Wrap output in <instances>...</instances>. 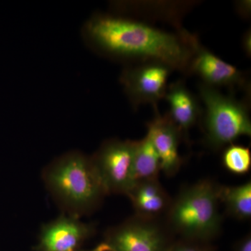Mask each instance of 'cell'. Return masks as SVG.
<instances>
[{
  "label": "cell",
  "mask_w": 251,
  "mask_h": 251,
  "mask_svg": "<svg viewBox=\"0 0 251 251\" xmlns=\"http://www.w3.org/2000/svg\"><path fill=\"white\" fill-rule=\"evenodd\" d=\"M42 179L63 213L87 215L97 210L107 196L92 157L72 151L46 167Z\"/></svg>",
  "instance_id": "cell-2"
},
{
  "label": "cell",
  "mask_w": 251,
  "mask_h": 251,
  "mask_svg": "<svg viewBox=\"0 0 251 251\" xmlns=\"http://www.w3.org/2000/svg\"><path fill=\"white\" fill-rule=\"evenodd\" d=\"M176 236L164 219H149L135 215L104 234L110 251H168Z\"/></svg>",
  "instance_id": "cell-5"
},
{
  "label": "cell",
  "mask_w": 251,
  "mask_h": 251,
  "mask_svg": "<svg viewBox=\"0 0 251 251\" xmlns=\"http://www.w3.org/2000/svg\"><path fill=\"white\" fill-rule=\"evenodd\" d=\"M85 32L96 47L110 55L161 62L188 73L193 51L187 31L176 34L135 20L98 15L86 23Z\"/></svg>",
  "instance_id": "cell-1"
},
{
  "label": "cell",
  "mask_w": 251,
  "mask_h": 251,
  "mask_svg": "<svg viewBox=\"0 0 251 251\" xmlns=\"http://www.w3.org/2000/svg\"><path fill=\"white\" fill-rule=\"evenodd\" d=\"M188 39L193 51L188 73L196 74L202 79V83L215 88L237 87L248 89L244 73L204 48L197 36L188 31Z\"/></svg>",
  "instance_id": "cell-9"
},
{
  "label": "cell",
  "mask_w": 251,
  "mask_h": 251,
  "mask_svg": "<svg viewBox=\"0 0 251 251\" xmlns=\"http://www.w3.org/2000/svg\"><path fill=\"white\" fill-rule=\"evenodd\" d=\"M135 141L108 140L92 157L107 195H126L134 184L133 158Z\"/></svg>",
  "instance_id": "cell-6"
},
{
  "label": "cell",
  "mask_w": 251,
  "mask_h": 251,
  "mask_svg": "<svg viewBox=\"0 0 251 251\" xmlns=\"http://www.w3.org/2000/svg\"><path fill=\"white\" fill-rule=\"evenodd\" d=\"M220 202L223 203L227 215L248 221L251 218V181L234 186H220Z\"/></svg>",
  "instance_id": "cell-14"
},
{
  "label": "cell",
  "mask_w": 251,
  "mask_h": 251,
  "mask_svg": "<svg viewBox=\"0 0 251 251\" xmlns=\"http://www.w3.org/2000/svg\"><path fill=\"white\" fill-rule=\"evenodd\" d=\"M242 46L244 52L248 57H251V31L248 30L243 36Z\"/></svg>",
  "instance_id": "cell-19"
},
{
  "label": "cell",
  "mask_w": 251,
  "mask_h": 251,
  "mask_svg": "<svg viewBox=\"0 0 251 251\" xmlns=\"http://www.w3.org/2000/svg\"><path fill=\"white\" fill-rule=\"evenodd\" d=\"M222 163L224 168L232 174H247L251 168L250 148L234 143L229 145L223 152Z\"/></svg>",
  "instance_id": "cell-15"
},
{
  "label": "cell",
  "mask_w": 251,
  "mask_h": 251,
  "mask_svg": "<svg viewBox=\"0 0 251 251\" xmlns=\"http://www.w3.org/2000/svg\"><path fill=\"white\" fill-rule=\"evenodd\" d=\"M161 172V161L149 135L135 141L133 158L134 183L143 180L158 179Z\"/></svg>",
  "instance_id": "cell-13"
},
{
  "label": "cell",
  "mask_w": 251,
  "mask_h": 251,
  "mask_svg": "<svg viewBox=\"0 0 251 251\" xmlns=\"http://www.w3.org/2000/svg\"><path fill=\"white\" fill-rule=\"evenodd\" d=\"M233 251H251V233H247L234 244Z\"/></svg>",
  "instance_id": "cell-17"
},
{
  "label": "cell",
  "mask_w": 251,
  "mask_h": 251,
  "mask_svg": "<svg viewBox=\"0 0 251 251\" xmlns=\"http://www.w3.org/2000/svg\"><path fill=\"white\" fill-rule=\"evenodd\" d=\"M126 196L135 215L149 219H164L173 201L159 179L136 181Z\"/></svg>",
  "instance_id": "cell-11"
},
{
  "label": "cell",
  "mask_w": 251,
  "mask_h": 251,
  "mask_svg": "<svg viewBox=\"0 0 251 251\" xmlns=\"http://www.w3.org/2000/svg\"><path fill=\"white\" fill-rule=\"evenodd\" d=\"M251 1H239L237 3V12L242 17L249 18L251 15Z\"/></svg>",
  "instance_id": "cell-18"
},
{
  "label": "cell",
  "mask_w": 251,
  "mask_h": 251,
  "mask_svg": "<svg viewBox=\"0 0 251 251\" xmlns=\"http://www.w3.org/2000/svg\"><path fill=\"white\" fill-rule=\"evenodd\" d=\"M211 242H200L192 239L178 238L175 240L168 251H216Z\"/></svg>",
  "instance_id": "cell-16"
},
{
  "label": "cell",
  "mask_w": 251,
  "mask_h": 251,
  "mask_svg": "<svg viewBox=\"0 0 251 251\" xmlns=\"http://www.w3.org/2000/svg\"><path fill=\"white\" fill-rule=\"evenodd\" d=\"M154 117L147 124L148 133L156 149L161 172L167 176H175L182 166L183 159L179 152V144L184 140L181 130L168 113L161 115L154 108Z\"/></svg>",
  "instance_id": "cell-10"
},
{
  "label": "cell",
  "mask_w": 251,
  "mask_h": 251,
  "mask_svg": "<svg viewBox=\"0 0 251 251\" xmlns=\"http://www.w3.org/2000/svg\"><path fill=\"white\" fill-rule=\"evenodd\" d=\"M74 251H110V248L108 246L105 244V242H101L97 245V247L94 248V249H91L88 251H82V250H76Z\"/></svg>",
  "instance_id": "cell-20"
},
{
  "label": "cell",
  "mask_w": 251,
  "mask_h": 251,
  "mask_svg": "<svg viewBox=\"0 0 251 251\" xmlns=\"http://www.w3.org/2000/svg\"><path fill=\"white\" fill-rule=\"evenodd\" d=\"M220 186L210 179L200 180L181 188L173 198L164 220L176 237L204 242L219 237L223 224Z\"/></svg>",
  "instance_id": "cell-3"
},
{
  "label": "cell",
  "mask_w": 251,
  "mask_h": 251,
  "mask_svg": "<svg viewBox=\"0 0 251 251\" xmlns=\"http://www.w3.org/2000/svg\"><path fill=\"white\" fill-rule=\"evenodd\" d=\"M164 99L170 105L168 115L181 130L184 140L188 143V131L202 116V110L198 99L181 80L168 85Z\"/></svg>",
  "instance_id": "cell-12"
},
{
  "label": "cell",
  "mask_w": 251,
  "mask_h": 251,
  "mask_svg": "<svg viewBox=\"0 0 251 251\" xmlns=\"http://www.w3.org/2000/svg\"><path fill=\"white\" fill-rule=\"evenodd\" d=\"M198 90L204 105L202 128L204 143L208 148L217 151L233 144L243 135L251 136L247 104L206 84L200 83Z\"/></svg>",
  "instance_id": "cell-4"
},
{
  "label": "cell",
  "mask_w": 251,
  "mask_h": 251,
  "mask_svg": "<svg viewBox=\"0 0 251 251\" xmlns=\"http://www.w3.org/2000/svg\"><path fill=\"white\" fill-rule=\"evenodd\" d=\"M97 232L96 225L85 223L80 218L63 213L41 227L35 251L79 250Z\"/></svg>",
  "instance_id": "cell-8"
},
{
  "label": "cell",
  "mask_w": 251,
  "mask_h": 251,
  "mask_svg": "<svg viewBox=\"0 0 251 251\" xmlns=\"http://www.w3.org/2000/svg\"><path fill=\"white\" fill-rule=\"evenodd\" d=\"M173 71L166 64L157 62H143L127 68L120 75V82L135 108L143 104L157 103L164 99L168 77Z\"/></svg>",
  "instance_id": "cell-7"
}]
</instances>
